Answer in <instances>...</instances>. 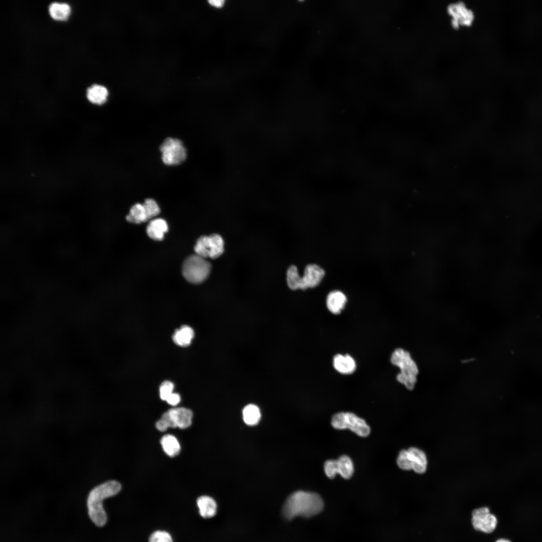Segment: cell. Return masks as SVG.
<instances>
[{
  "label": "cell",
  "instance_id": "1",
  "mask_svg": "<svg viewBox=\"0 0 542 542\" xmlns=\"http://www.w3.org/2000/svg\"><path fill=\"white\" fill-rule=\"evenodd\" d=\"M323 507V501L318 494L300 490L289 496L284 505L283 513L289 519L297 516L310 517L320 513Z\"/></svg>",
  "mask_w": 542,
  "mask_h": 542
},
{
  "label": "cell",
  "instance_id": "2",
  "mask_svg": "<svg viewBox=\"0 0 542 542\" xmlns=\"http://www.w3.org/2000/svg\"><path fill=\"white\" fill-rule=\"evenodd\" d=\"M121 488V486L118 482L109 480L95 486L90 491L87 500L88 514L96 525L102 526L107 521L103 501L106 498L116 495Z\"/></svg>",
  "mask_w": 542,
  "mask_h": 542
},
{
  "label": "cell",
  "instance_id": "3",
  "mask_svg": "<svg viewBox=\"0 0 542 542\" xmlns=\"http://www.w3.org/2000/svg\"><path fill=\"white\" fill-rule=\"evenodd\" d=\"M390 362L400 370L396 376L397 380L408 389H413L417 382L418 368L410 354L403 349L397 348L392 352Z\"/></svg>",
  "mask_w": 542,
  "mask_h": 542
},
{
  "label": "cell",
  "instance_id": "4",
  "mask_svg": "<svg viewBox=\"0 0 542 542\" xmlns=\"http://www.w3.org/2000/svg\"><path fill=\"white\" fill-rule=\"evenodd\" d=\"M210 263L196 254L187 257L182 265V274L185 279L193 284H200L208 277Z\"/></svg>",
  "mask_w": 542,
  "mask_h": 542
},
{
  "label": "cell",
  "instance_id": "5",
  "mask_svg": "<svg viewBox=\"0 0 542 542\" xmlns=\"http://www.w3.org/2000/svg\"><path fill=\"white\" fill-rule=\"evenodd\" d=\"M331 425L338 430L348 429L362 437L368 436L370 433V428L366 422L350 412H340L334 415Z\"/></svg>",
  "mask_w": 542,
  "mask_h": 542
},
{
  "label": "cell",
  "instance_id": "6",
  "mask_svg": "<svg viewBox=\"0 0 542 542\" xmlns=\"http://www.w3.org/2000/svg\"><path fill=\"white\" fill-rule=\"evenodd\" d=\"M224 245L222 237L218 234L214 233L209 236H200L196 241L194 251L196 254L203 258L215 259L223 253Z\"/></svg>",
  "mask_w": 542,
  "mask_h": 542
},
{
  "label": "cell",
  "instance_id": "7",
  "mask_svg": "<svg viewBox=\"0 0 542 542\" xmlns=\"http://www.w3.org/2000/svg\"><path fill=\"white\" fill-rule=\"evenodd\" d=\"M163 163L169 166L177 165L183 162L187 153L182 142L175 138H168L160 148Z\"/></svg>",
  "mask_w": 542,
  "mask_h": 542
},
{
  "label": "cell",
  "instance_id": "8",
  "mask_svg": "<svg viewBox=\"0 0 542 542\" xmlns=\"http://www.w3.org/2000/svg\"><path fill=\"white\" fill-rule=\"evenodd\" d=\"M324 470L329 478H334L337 474H339L343 478L348 479L353 474L354 466L351 458L347 455H343L337 460L325 461Z\"/></svg>",
  "mask_w": 542,
  "mask_h": 542
},
{
  "label": "cell",
  "instance_id": "9",
  "mask_svg": "<svg viewBox=\"0 0 542 542\" xmlns=\"http://www.w3.org/2000/svg\"><path fill=\"white\" fill-rule=\"evenodd\" d=\"M472 523L476 530L491 533L495 529L497 520L496 517L490 512L488 508L483 507L473 511Z\"/></svg>",
  "mask_w": 542,
  "mask_h": 542
},
{
  "label": "cell",
  "instance_id": "10",
  "mask_svg": "<svg viewBox=\"0 0 542 542\" xmlns=\"http://www.w3.org/2000/svg\"><path fill=\"white\" fill-rule=\"evenodd\" d=\"M448 12L453 17L452 25L455 29L458 28L460 25L469 26L474 20L473 12L468 10L461 2L450 5Z\"/></svg>",
  "mask_w": 542,
  "mask_h": 542
},
{
  "label": "cell",
  "instance_id": "11",
  "mask_svg": "<svg viewBox=\"0 0 542 542\" xmlns=\"http://www.w3.org/2000/svg\"><path fill=\"white\" fill-rule=\"evenodd\" d=\"M325 274V270L316 264H308L305 268L304 276L301 277L300 289L305 290L314 288L320 285Z\"/></svg>",
  "mask_w": 542,
  "mask_h": 542
},
{
  "label": "cell",
  "instance_id": "12",
  "mask_svg": "<svg viewBox=\"0 0 542 542\" xmlns=\"http://www.w3.org/2000/svg\"><path fill=\"white\" fill-rule=\"evenodd\" d=\"M172 428L184 429L190 427L193 418L192 412L185 408L171 409L166 412Z\"/></svg>",
  "mask_w": 542,
  "mask_h": 542
},
{
  "label": "cell",
  "instance_id": "13",
  "mask_svg": "<svg viewBox=\"0 0 542 542\" xmlns=\"http://www.w3.org/2000/svg\"><path fill=\"white\" fill-rule=\"evenodd\" d=\"M333 365L337 372L343 374H352L356 368L355 360L349 354L335 355L333 359Z\"/></svg>",
  "mask_w": 542,
  "mask_h": 542
},
{
  "label": "cell",
  "instance_id": "14",
  "mask_svg": "<svg viewBox=\"0 0 542 542\" xmlns=\"http://www.w3.org/2000/svg\"><path fill=\"white\" fill-rule=\"evenodd\" d=\"M347 301V297L343 292L334 290L330 292L326 297V306L331 313L337 315L344 308Z\"/></svg>",
  "mask_w": 542,
  "mask_h": 542
},
{
  "label": "cell",
  "instance_id": "15",
  "mask_svg": "<svg viewBox=\"0 0 542 542\" xmlns=\"http://www.w3.org/2000/svg\"><path fill=\"white\" fill-rule=\"evenodd\" d=\"M408 450L412 462V469L418 474L425 473L427 467V459L424 452L416 447H411Z\"/></svg>",
  "mask_w": 542,
  "mask_h": 542
},
{
  "label": "cell",
  "instance_id": "16",
  "mask_svg": "<svg viewBox=\"0 0 542 542\" xmlns=\"http://www.w3.org/2000/svg\"><path fill=\"white\" fill-rule=\"evenodd\" d=\"M168 230V226L166 221L162 218H158L149 222L146 231L148 236L152 239L161 240Z\"/></svg>",
  "mask_w": 542,
  "mask_h": 542
},
{
  "label": "cell",
  "instance_id": "17",
  "mask_svg": "<svg viewBox=\"0 0 542 542\" xmlns=\"http://www.w3.org/2000/svg\"><path fill=\"white\" fill-rule=\"evenodd\" d=\"M108 95L107 88L101 85L94 84L86 88V98L93 104H103L106 101Z\"/></svg>",
  "mask_w": 542,
  "mask_h": 542
},
{
  "label": "cell",
  "instance_id": "18",
  "mask_svg": "<svg viewBox=\"0 0 542 542\" xmlns=\"http://www.w3.org/2000/svg\"><path fill=\"white\" fill-rule=\"evenodd\" d=\"M51 18L58 21H66L71 14V7L67 3L52 2L48 6Z\"/></svg>",
  "mask_w": 542,
  "mask_h": 542
},
{
  "label": "cell",
  "instance_id": "19",
  "mask_svg": "<svg viewBox=\"0 0 542 542\" xmlns=\"http://www.w3.org/2000/svg\"><path fill=\"white\" fill-rule=\"evenodd\" d=\"M197 503L199 513L203 517L210 518L216 514L217 504L212 498L208 496H201L198 498Z\"/></svg>",
  "mask_w": 542,
  "mask_h": 542
},
{
  "label": "cell",
  "instance_id": "20",
  "mask_svg": "<svg viewBox=\"0 0 542 542\" xmlns=\"http://www.w3.org/2000/svg\"><path fill=\"white\" fill-rule=\"evenodd\" d=\"M194 336L193 329L189 326L183 325L176 330L173 335V340L176 345L186 347L191 344Z\"/></svg>",
  "mask_w": 542,
  "mask_h": 542
},
{
  "label": "cell",
  "instance_id": "21",
  "mask_svg": "<svg viewBox=\"0 0 542 542\" xmlns=\"http://www.w3.org/2000/svg\"><path fill=\"white\" fill-rule=\"evenodd\" d=\"M161 444L165 453L171 457L178 455L181 447L177 439L173 435L167 434L162 437Z\"/></svg>",
  "mask_w": 542,
  "mask_h": 542
},
{
  "label": "cell",
  "instance_id": "22",
  "mask_svg": "<svg viewBox=\"0 0 542 542\" xmlns=\"http://www.w3.org/2000/svg\"><path fill=\"white\" fill-rule=\"evenodd\" d=\"M127 221L134 223H141L148 221L146 211L143 204L136 203L130 209L129 213L126 216Z\"/></svg>",
  "mask_w": 542,
  "mask_h": 542
},
{
  "label": "cell",
  "instance_id": "23",
  "mask_svg": "<svg viewBox=\"0 0 542 542\" xmlns=\"http://www.w3.org/2000/svg\"><path fill=\"white\" fill-rule=\"evenodd\" d=\"M243 419L245 424L253 426L257 424L260 419V412L258 407L253 404L246 405L242 411Z\"/></svg>",
  "mask_w": 542,
  "mask_h": 542
},
{
  "label": "cell",
  "instance_id": "24",
  "mask_svg": "<svg viewBox=\"0 0 542 542\" xmlns=\"http://www.w3.org/2000/svg\"><path fill=\"white\" fill-rule=\"evenodd\" d=\"M287 282L288 287L291 290L300 289L301 277L295 265H291L288 268L287 272Z\"/></svg>",
  "mask_w": 542,
  "mask_h": 542
},
{
  "label": "cell",
  "instance_id": "25",
  "mask_svg": "<svg viewBox=\"0 0 542 542\" xmlns=\"http://www.w3.org/2000/svg\"><path fill=\"white\" fill-rule=\"evenodd\" d=\"M396 463L397 466L402 470H410L412 469V462L408 450H401L397 456Z\"/></svg>",
  "mask_w": 542,
  "mask_h": 542
},
{
  "label": "cell",
  "instance_id": "26",
  "mask_svg": "<svg viewBox=\"0 0 542 542\" xmlns=\"http://www.w3.org/2000/svg\"><path fill=\"white\" fill-rule=\"evenodd\" d=\"M147 215L148 220L159 214L160 208L157 202L153 199H147L143 204Z\"/></svg>",
  "mask_w": 542,
  "mask_h": 542
},
{
  "label": "cell",
  "instance_id": "27",
  "mask_svg": "<svg viewBox=\"0 0 542 542\" xmlns=\"http://www.w3.org/2000/svg\"><path fill=\"white\" fill-rule=\"evenodd\" d=\"M149 542H173L171 535L165 531L157 530L150 536Z\"/></svg>",
  "mask_w": 542,
  "mask_h": 542
},
{
  "label": "cell",
  "instance_id": "28",
  "mask_svg": "<svg viewBox=\"0 0 542 542\" xmlns=\"http://www.w3.org/2000/svg\"><path fill=\"white\" fill-rule=\"evenodd\" d=\"M174 384L170 381H164L162 383L159 388L160 397L163 400H165L173 393Z\"/></svg>",
  "mask_w": 542,
  "mask_h": 542
},
{
  "label": "cell",
  "instance_id": "29",
  "mask_svg": "<svg viewBox=\"0 0 542 542\" xmlns=\"http://www.w3.org/2000/svg\"><path fill=\"white\" fill-rule=\"evenodd\" d=\"M181 400L180 395L177 393H172L166 400L167 402L171 405H177Z\"/></svg>",
  "mask_w": 542,
  "mask_h": 542
},
{
  "label": "cell",
  "instance_id": "30",
  "mask_svg": "<svg viewBox=\"0 0 542 542\" xmlns=\"http://www.w3.org/2000/svg\"><path fill=\"white\" fill-rule=\"evenodd\" d=\"M208 2L211 6L216 8H220L224 5L225 1L223 0H210Z\"/></svg>",
  "mask_w": 542,
  "mask_h": 542
},
{
  "label": "cell",
  "instance_id": "31",
  "mask_svg": "<svg viewBox=\"0 0 542 542\" xmlns=\"http://www.w3.org/2000/svg\"><path fill=\"white\" fill-rule=\"evenodd\" d=\"M496 542H510V541L509 540H507V539H506L501 538V539H498Z\"/></svg>",
  "mask_w": 542,
  "mask_h": 542
}]
</instances>
